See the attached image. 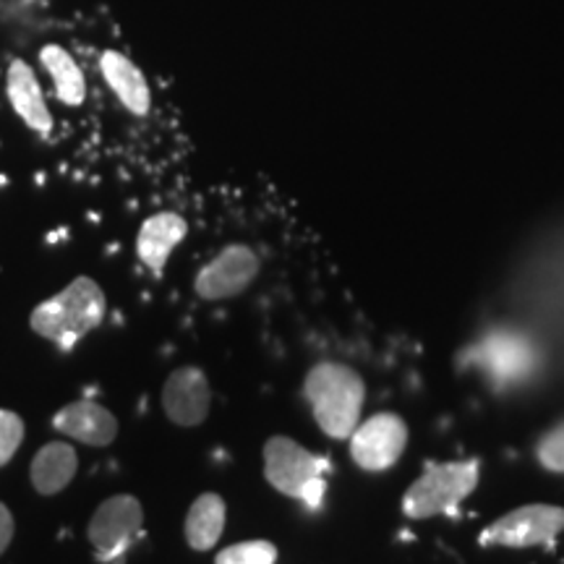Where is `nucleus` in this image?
<instances>
[{
	"instance_id": "13",
	"label": "nucleus",
	"mask_w": 564,
	"mask_h": 564,
	"mask_svg": "<svg viewBox=\"0 0 564 564\" xmlns=\"http://www.w3.org/2000/svg\"><path fill=\"white\" fill-rule=\"evenodd\" d=\"M186 232L188 223L181 215H175V212H158V215H152L150 220L141 225L137 236V253L141 264L154 274H160L165 270L175 246L186 238Z\"/></svg>"
},
{
	"instance_id": "2",
	"label": "nucleus",
	"mask_w": 564,
	"mask_h": 564,
	"mask_svg": "<svg viewBox=\"0 0 564 564\" xmlns=\"http://www.w3.org/2000/svg\"><path fill=\"white\" fill-rule=\"evenodd\" d=\"M303 398L312 405L314 421L333 440H348L361 423L366 384L361 373L345 364L322 361L306 373Z\"/></svg>"
},
{
	"instance_id": "8",
	"label": "nucleus",
	"mask_w": 564,
	"mask_h": 564,
	"mask_svg": "<svg viewBox=\"0 0 564 564\" xmlns=\"http://www.w3.org/2000/svg\"><path fill=\"white\" fill-rule=\"evenodd\" d=\"M468 364L484 369L494 384L507 387L523 382L528 373L533 371L535 352L525 337L514 335L510 329H499V333H491L476 348L468 350Z\"/></svg>"
},
{
	"instance_id": "21",
	"label": "nucleus",
	"mask_w": 564,
	"mask_h": 564,
	"mask_svg": "<svg viewBox=\"0 0 564 564\" xmlns=\"http://www.w3.org/2000/svg\"><path fill=\"white\" fill-rule=\"evenodd\" d=\"M13 514L9 507L0 502V554L6 552V549L11 546V539H13Z\"/></svg>"
},
{
	"instance_id": "19",
	"label": "nucleus",
	"mask_w": 564,
	"mask_h": 564,
	"mask_svg": "<svg viewBox=\"0 0 564 564\" xmlns=\"http://www.w3.org/2000/svg\"><path fill=\"white\" fill-rule=\"evenodd\" d=\"M24 421L19 413L0 411V468L13 460L19 453L21 442H24Z\"/></svg>"
},
{
	"instance_id": "7",
	"label": "nucleus",
	"mask_w": 564,
	"mask_h": 564,
	"mask_svg": "<svg viewBox=\"0 0 564 564\" xmlns=\"http://www.w3.org/2000/svg\"><path fill=\"white\" fill-rule=\"evenodd\" d=\"M350 457L371 474L390 470L405 453L408 423L398 413H377L358 423L350 436Z\"/></svg>"
},
{
	"instance_id": "20",
	"label": "nucleus",
	"mask_w": 564,
	"mask_h": 564,
	"mask_svg": "<svg viewBox=\"0 0 564 564\" xmlns=\"http://www.w3.org/2000/svg\"><path fill=\"white\" fill-rule=\"evenodd\" d=\"M535 455H539V463L544 465L546 470H552V474H564V421L560 426H554L552 432L541 436Z\"/></svg>"
},
{
	"instance_id": "11",
	"label": "nucleus",
	"mask_w": 564,
	"mask_h": 564,
	"mask_svg": "<svg viewBox=\"0 0 564 564\" xmlns=\"http://www.w3.org/2000/svg\"><path fill=\"white\" fill-rule=\"evenodd\" d=\"M53 429L89 447H108L118 436V419L100 403L76 400L53 415Z\"/></svg>"
},
{
	"instance_id": "18",
	"label": "nucleus",
	"mask_w": 564,
	"mask_h": 564,
	"mask_svg": "<svg viewBox=\"0 0 564 564\" xmlns=\"http://www.w3.org/2000/svg\"><path fill=\"white\" fill-rule=\"evenodd\" d=\"M278 562V549L270 541H241L223 549L215 556V564H274Z\"/></svg>"
},
{
	"instance_id": "17",
	"label": "nucleus",
	"mask_w": 564,
	"mask_h": 564,
	"mask_svg": "<svg viewBox=\"0 0 564 564\" xmlns=\"http://www.w3.org/2000/svg\"><path fill=\"white\" fill-rule=\"evenodd\" d=\"M225 499L220 494H202L194 499L186 514V541L194 552H209L217 546L225 531Z\"/></svg>"
},
{
	"instance_id": "4",
	"label": "nucleus",
	"mask_w": 564,
	"mask_h": 564,
	"mask_svg": "<svg viewBox=\"0 0 564 564\" xmlns=\"http://www.w3.org/2000/svg\"><path fill=\"white\" fill-rule=\"evenodd\" d=\"M478 476H481L478 460L429 465L405 491L403 514L411 520H426L455 512L457 505L476 491Z\"/></svg>"
},
{
	"instance_id": "14",
	"label": "nucleus",
	"mask_w": 564,
	"mask_h": 564,
	"mask_svg": "<svg viewBox=\"0 0 564 564\" xmlns=\"http://www.w3.org/2000/svg\"><path fill=\"white\" fill-rule=\"evenodd\" d=\"M100 74L108 82V87L116 91V97L131 116L144 118L152 108V91L141 74L137 63L129 55L118 51H105L100 55Z\"/></svg>"
},
{
	"instance_id": "16",
	"label": "nucleus",
	"mask_w": 564,
	"mask_h": 564,
	"mask_svg": "<svg viewBox=\"0 0 564 564\" xmlns=\"http://www.w3.org/2000/svg\"><path fill=\"white\" fill-rule=\"evenodd\" d=\"M40 63L53 79L55 97L68 108H79L87 100V79H84L79 63L63 45H45L40 51Z\"/></svg>"
},
{
	"instance_id": "15",
	"label": "nucleus",
	"mask_w": 564,
	"mask_h": 564,
	"mask_svg": "<svg viewBox=\"0 0 564 564\" xmlns=\"http://www.w3.org/2000/svg\"><path fill=\"white\" fill-rule=\"evenodd\" d=\"M76 470H79L76 449L66 442H51L32 457L30 478L34 491L42 494V497H53V494H61L74 481Z\"/></svg>"
},
{
	"instance_id": "3",
	"label": "nucleus",
	"mask_w": 564,
	"mask_h": 564,
	"mask_svg": "<svg viewBox=\"0 0 564 564\" xmlns=\"http://www.w3.org/2000/svg\"><path fill=\"white\" fill-rule=\"evenodd\" d=\"M329 463L324 457L308 453L303 444L291 436H270L264 444V476L272 489L285 497L301 499L308 510H316L324 499V474Z\"/></svg>"
},
{
	"instance_id": "6",
	"label": "nucleus",
	"mask_w": 564,
	"mask_h": 564,
	"mask_svg": "<svg viewBox=\"0 0 564 564\" xmlns=\"http://www.w3.org/2000/svg\"><path fill=\"white\" fill-rule=\"evenodd\" d=\"M564 531V510L556 505H525L502 514L478 535L481 546L525 549L552 544Z\"/></svg>"
},
{
	"instance_id": "10",
	"label": "nucleus",
	"mask_w": 564,
	"mask_h": 564,
	"mask_svg": "<svg viewBox=\"0 0 564 564\" xmlns=\"http://www.w3.org/2000/svg\"><path fill=\"white\" fill-rule=\"evenodd\" d=\"M212 408V387L207 373L196 366H181L162 387V411L175 426L194 429L207 421Z\"/></svg>"
},
{
	"instance_id": "5",
	"label": "nucleus",
	"mask_w": 564,
	"mask_h": 564,
	"mask_svg": "<svg viewBox=\"0 0 564 564\" xmlns=\"http://www.w3.org/2000/svg\"><path fill=\"white\" fill-rule=\"evenodd\" d=\"M144 525V510L141 502L131 494H116L105 499L91 514L87 535L89 544L95 549V556L105 564L118 562L129 552L133 539L141 533Z\"/></svg>"
},
{
	"instance_id": "12",
	"label": "nucleus",
	"mask_w": 564,
	"mask_h": 564,
	"mask_svg": "<svg viewBox=\"0 0 564 564\" xmlns=\"http://www.w3.org/2000/svg\"><path fill=\"white\" fill-rule=\"evenodd\" d=\"M6 95L17 116L40 137H51L53 112L42 95L40 79L26 61H13L6 74Z\"/></svg>"
},
{
	"instance_id": "9",
	"label": "nucleus",
	"mask_w": 564,
	"mask_h": 564,
	"mask_svg": "<svg viewBox=\"0 0 564 564\" xmlns=\"http://www.w3.org/2000/svg\"><path fill=\"white\" fill-rule=\"evenodd\" d=\"M259 257L251 246L232 243L217 253L202 272L196 274L194 291L204 301H225L241 295L257 280Z\"/></svg>"
},
{
	"instance_id": "1",
	"label": "nucleus",
	"mask_w": 564,
	"mask_h": 564,
	"mask_svg": "<svg viewBox=\"0 0 564 564\" xmlns=\"http://www.w3.org/2000/svg\"><path fill=\"white\" fill-rule=\"evenodd\" d=\"M108 314V299L95 280L82 274L70 285L42 301L30 316L34 335L58 345L63 352L74 350V345L97 329Z\"/></svg>"
}]
</instances>
